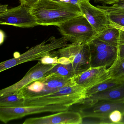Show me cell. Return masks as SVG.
<instances>
[{
	"label": "cell",
	"instance_id": "cell-1",
	"mask_svg": "<svg viewBox=\"0 0 124 124\" xmlns=\"http://www.w3.org/2000/svg\"><path fill=\"white\" fill-rule=\"evenodd\" d=\"M30 8L38 25L42 26L58 27L83 15L78 6L54 0H39Z\"/></svg>",
	"mask_w": 124,
	"mask_h": 124
},
{
	"label": "cell",
	"instance_id": "cell-2",
	"mask_svg": "<svg viewBox=\"0 0 124 124\" xmlns=\"http://www.w3.org/2000/svg\"><path fill=\"white\" fill-rule=\"evenodd\" d=\"M85 91L86 89L75 83L47 95L25 99L24 106L62 104L70 107L86 98Z\"/></svg>",
	"mask_w": 124,
	"mask_h": 124
},
{
	"label": "cell",
	"instance_id": "cell-3",
	"mask_svg": "<svg viewBox=\"0 0 124 124\" xmlns=\"http://www.w3.org/2000/svg\"><path fill=\"white\" fill-rule=\"evenodd\" d=\"M68 40L62 37L56 38L52 36L40 44L32 47L25 53L0 63V72L26 62L39 61L43 57L50 55L54 51L68 45Z\"/></svg>",
	"mask_w": 124,
	"mask_h": 124
},
{
	"label": "cell",
	"instance_id": "cell-4",
	"mask_svg": "<svg viewBox=\"0 0 124 124\" xmlns=\"http://www.w3.org/2000/svg\"><path fill=\"white\" fill-rule=\"evenodd\" d=\"M62 37L71 43H88L97 34L83 15L73 18L58 26Z\"/></svg>",
	"mask_w": 124,
	"mask_h": 124
},
{
	"label": "cell",
	"instance_id": "cell-5",
	"mask_svg": "<svg viewBox=\"0 0 124 124\" xmlns=\"http://www.w3.org/2000/svg\"><path fill=\"white\" fill-rule=\"evenodd\" d=\"M71 107H72L71 110L79 112L83 118H109V114L116 110L120 111L124 116V101L100 100L92 101L85 98L82 101Z\"/></svg>",
	"mask_w": 124,
	"mask_h": 124
},
{
	"label": "cell",
	"instance_id": "cell-6",
	"mask_svg": "<svg viewBox=\"0 0 124 124\" xmlns=\"http://www.w3.org/2000/svg\"><path fill=\"white\" fill-rule=\"evenodd\" d=\"M53 53L58 58L65 57L69 60L72 64L75 76L91 67L90 51L88 43L68 44Z\"/></svg>",
	"mask_w": 124,
	"mask_h": 124
},
{
	"label": "cell",
	"instance_id": "cell-7",
	"mask_svg": "<svg viewBox=\"0 0 124 124\" xmlns=\"http://www.w3.org/2000/svg\"><path fill=\"white\" fill-rule=\"evenodd\" d=\"M74 84L72 78L46 77L33 82L19 92L25 99L47 95L63 87Z\"/></svg>",
	"mask_w": 124,
	"mask_h": 124
},
{
	"label": "cell",
	"instance_id": "cell-8",
	"mask_svg": "<svg viewBox=\"0 0 124 124\" xmlns=\"http://www.w3.org/2000/svg\"><path fill=\"white\" fill-rule=\"evenodd\" d=\"M70 107L62 104L42 106H24L21 107H0V120L5 123L11 120L22 118L27 115L42 112H58L69 109Z\"/></svg>",
	"mask_w": 124,
	"mask_h": 124
},
{
	"label": "cell",
	"instance_id": "cell-9",
	"mask_svg": "<svg viewBox=\"0 0 124 124\" xmlns=\"http://www.w3.org/2000/svg\"><path fill=\"white\" fill-rule=\"evenodd\" d=\"M0 24L21 28H31L38 25L30 8L22 4L0 14Z\"/></svg>",
	"mask_w": 124,
	"mask_h": 124
},
{
	"label": "cell",
	"instance_id": "cell-10",
	"mask_svg": "<svg viewBox=\"0 0 124 124\" xmlns=\"http://www.w3.org/2000/svg\"><path fill=\"white\" fill-rule=\"evenodd\" d=\"M78 6L97 35L110 27L111 21L107 13L103 9L92 5L90 0L80 1Z\"/></svg>",
	"mask_w": 124,
	"mask_h": 124
},
{
	"label": "cell",
	"instance_id": "cell-11",
	"mask_svg": "<svg viewBox=\"0 0 124 124\" xmlns=\"http://www.w3.org/2000/svg\"><path fill=\"white\" fill-rule=\"evenodd\" d=\"M55 64H45L39 61L36 65L29 70L22 79L0 91V97L11 93H18L33 82L43 78L46 74Z\"/></svg>",
	"mask_w": 124,
	"mask_h": 124
},
{
	"label": "cell",
	"instance_id": "cell-12",
	"mask_svg": "<svg viewBox=\"0 0 124 124\" xmlns=\"http://www.w3.org/2000/svg\"><path fill=\"white\" fill-rule=\"evenodd\" d=\"M83 118L78 112L66 110L48 116L28 118L23 124H81Z\"/></svg>",
	"mask_w": 124,
	"mask_h": 124
},
{
	"label": "cell",
	"instance_id": "cell-13",
	"mask_svg": "<svg viewBox=\"0 0 124 124\" xmlns=\"http://www.w3.org/2000/svg\"><path fill=\"white\" fill-rule=\"evenodd\" d=\"M110 78L107 68L103 66L91 67L72 79L75 84L86 90Z\"/></svg>",
	"mask_w": 124,
	"mask_h": 124
},
{
	"label": "cell",
	"instance_id": "cell-14",
	"mask_svg": "<svg viewBox=\"0 0 124 124\" xmlns=\"http://www.w3.org/2000/svg\"><path fill=\"white\" fill-rule=\"evenodd\" d=\"M91 67L111 66L116 58L117 48L114 47L111 49L99 52L90 53Z\"/></svg>",
	"mask_w": 124,
	"mask_h": 124
},
{
	"label": "cell",
	"instance_id": "cell-15",
	"mask_svg": "<svg viewBox=\"0 0 124 124\" xmlns=\"http://www.w3.org/2000/svg\"><path fill=\"white\" fill-rule=\"evenodd\" d=\"M85 99L92 101L100 100L124 101V83L104 91L93 94Z\"/></svg>",
	"mask_w": 124,
	"mask_h": 124
},
{
	"label": "cell",
	"instance_id": "cell-16",
	"mask_svg": "<svg viewBox=\"0 0 124 124\" xmlns=\"http://www.w3.org/2000/svg\"><path fill=\"white\" fill-rule=\"evenodd\" d=\"M124 83V78H110L86 89V98L93 94L104 91Z\"/></svg>",
	"mask_w": 124,
	"mask_h": 124
},
{
	"label": "cell",
	"instance_id": "cell-17",
	"mask_svg": "<svg viewBox=\"0 0 124 124\" xmlns=\"http://www.w3.org/2000/svg\"><path fill=\"white\" fill-rule=\"evenodd\" d=\"M74 76V69L71 63L66 64L57 63L46 74L44 77H61L72 78Z\"/></svg>",
	"mask_w": 124,
	"mask_h": 124
},
{
	"label": "cell",
	"instance_id": "cell-18",
	"mask_svg": "<svg viewBox=\"0 0 124 124\" xmlns=\"http://www.w3.org/2000/svg\"><path fill=\"white\" fill-rule=\"evenodd\" d=\"M119 37V30L110 27L97 34L95 38L117 48Z\"/></svg>",
	"mask_w": 124,
	"mask_h": 124
},
{
	"label": "cell",
	"instance_id": "cell-19",
	"mask_svg": "<svg viewBox=\"0 0 124 124\" xmlns=\"http://www.w3.org/2000/svg\"><path fill=\"white\" fill-rule=\"evenodd\" d=\"M24 99L19 92L0 97V107H21L24 106Z\"/></svg>",
	"mask_w": 124,
	"mask_h": 124
},
{
	"label": "cell",
	"instance_id": "cell-20",
	"mask_svg": "<svg viewBox=\"0 0 124 124\" xmlns=\"http://www.w3.org/2000/svg\"><path fill=\"white\" fill-rule=\"evenodd\" d=\"M107 69L111 78H124V58L117 55L112 65Z\"/></svg>",
	"mask_w": 124,
	"mask_h": 124
},
{
	"label": "cell",
	"instance_id": "cell-21",
	"mask_svg": "<svg viewBox=\"0 0 124 124\" xmlns=\"http://www.w3.org/2000/svg\"><path fill=\"white\" fill-rule=\"evenodd\" d=\"M107 13L111 22L124 27V10H116Z\"/></svg>",
	"mask_w": 124,
	"mask_h": 124
},
{
	"label": "cell",
	"instance_id": "cell-22",
	"mask_svg": "<svg viewBox=\"0 0 124 124\" xmlns=\"http://www.w3.org/2000/svg\"><path fill=\"white\" fill-rule=\"evenodd\" d=\"M113 124L109 118L87 117L83 118L82 124Z\"/></svg>",
	"mask_w": 124,
	"mask_h": 124
},
{
	"label": "cell",
	"instance_id": "cell-23",
	"mask_svg": "<svg viewBox=\"0 0 124 124\" xmlns=\"http://www.w3.org/2000/svg\"><path fill=\"white\" fill-rule=\"evenodd\" d=\"M97 6L98 8L103 10L107 13L116 10H124V0H120L119 2L111 6L98 5Z\"/></svg>",
	"mask_w": 124,
	"mask_h": 124
},
{
	"label": "cell",
	"instance_id": "cell-24",
	"mask_svg": "<svg viewBox=\"0 0 124 124\" xmlns=\"http://www.w3.org/2000/svg\"><path fill=\"white\" fill-rule=\"evenodd\" d=\"M117 49V55L124 58V31L120 30Z\"/></svg>",
	"mask_w": 124,
	"mask_h": 124
},
{
	"label": "cell",
	"instance_id": "cell-25",
	"mask_svg": "<svg viewBox=\"0 0 124 124\" xmlns=\"http://www.w3.org/2000/svg\"><path fill=\"white\" fill-rule=\"evenodd\" d=\"M54 51L51 54L46 56L39 61L45 64H54L58 63V58L54 55Z\"/></svg>",
	"mask_w": 124,
	"mask_h": 124
},
{
	"label": "cell",
	"instance_id": "cell-26",
	"mask_svg": "<svg viewBox=\"0 0 124 124\" xmlns=\"http://www.w3.org/2000/svg\"><path fill=\"white\" fill-rule=\"evenodd\" d=\"M123 116L122 112L118 110H114L109 115V120L113 124H121L120 122Z\"/></svg>",
	"mask_w": 124,
	"mask_h": 124
},
{
	"label": "cell",
	"instance_id": "cell-27",
	"mask_svg": "<svg viewBox=\"0 0 124 124\" xmlns=\"http://www.w3.org/2000/svg\"><path fill=\"white\" fill-rule=\"evenodd\" d=\"M38 0H20V1L21 4L30 8Z\"/></svg>",
	"mask_w": 124,
	"mask_h": 124
},
{
	"label": "cell",
	"instance_id": "cell-28",
	"mask_svg": "<svg viewBox=\"0 0 124 124\" xmlns=\"http://www.w3.org/2000/svg\"><path fill=\"white\" fill-rule=\"evenodd\" d=\"M97 2L103 3L105 5H113L119 2L120 0H94Z\"/></svg>",
	"mask_w": 124,
	"mask_h": 124
},
{
	"label": "cell",
	"instance_id": "cell-29",
	"mask_svg": "<svg viewBox=\"0 0 124 124\" xmlns=\"http://www.w3.org/2000/svg\"><path fill=\"white\" fill-rule=\"evenodd\" d=\"M54 0L70 3V4H73L78 6V3L79 2L82 1L83 0Z\"/></svg>",
	"mask_w": 124,
	"mask_h": 124
},
{
	"label": "cell",
	"instance_id": "cell-30",
	"mask_svg": "<svg viewBox=\"0 0 124 124\" xmlns=\"http://www.w3.org/2000/svg\"><path fill=\"white\" fill-rule=\"evenodd\" d=\"M110 27H114V28H116V29H118L124 31V27L122 26L117 25V24L113 23V22H111Z\"/></svg>",
	"mask_w": 124,
	"mask_h": 124
},
{
	"label": "cell",
	"instance_id": "cell-31",
	"mask_svg": "<svg viewBox=\"0 0 124 124\" xmlns=\"http://www.w3.org/2000/svg\"><path fill=\"white\" fill-rule=\"evenodd\" d=\"M8 9V5H2L0 6V14L2 13L7 11Z\"/></svg>",
	"mask_w": 124,
	"mask_h": 124
},
{
	"label": "cell",
	"instance_id": "cell-32",
	"mask_svg": "<svg viewBox=\"0 0 124 124\" xmlns=\"http://www.w3.org/2000/svg\"><path fill=\"white\" fill-rule=\"evenodd\" d=\"M0 44L2 45L4 42V40L5 38V33L2 30H0Z\"/></svg>",
	"mask_w": 124,
	"mask_h": 124
}]
</instances>
